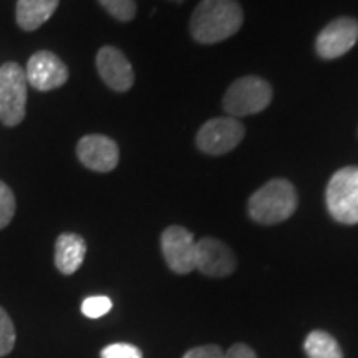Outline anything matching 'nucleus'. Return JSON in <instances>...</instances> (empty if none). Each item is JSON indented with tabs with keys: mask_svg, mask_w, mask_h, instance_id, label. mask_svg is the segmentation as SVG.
<instances>
[{
	"mask_svg": "<svg viewBox=\"0 0 358 358\" xmlns=\"http://www.w3.org/2000/svg\"><path fill=\"white\" fill-rule=\"evenodd\" d=\"M113 307L111 299L105 297V295H96V297L85 299L82 303V312L88 319H100V317L108 313Z\"/></svg>",
	"mask_w": 358,
	"mask_h": 358,
	"instance_id": "19",
	"label": "nucleus"
},
{
	"mask_svg": "<svg viewBox=\"0 0 358 358\" xmlns=\"http://www.w3.org/2000/svg\"><path fill=\"white\" fill-rule=\"evenodd\" d=\"M297 192L287 179H272L250 196L249 216L264 226L287 221L297 209Z\"/></svg>",
	"mask_w": 358,
	"mask_h": 358,
	"instance_id": "2",
	"label": "nucleus"
},
{
	"mask_svg": "<svg viewBox=\"0 0 358 358\" xmlns=\"http://www.w3.org/2000/svg\"><path fill=\"white\" fill-rule=\"evenodd\" d=\"M27 75L19 64L0 66V122L6 127H17L25 116Z\"/></svg>",
	"mask_w": 358,
	"mask_h": 358,
	"instance_id": "5",
	"label": "nucleus"
},
{
	"mask_svg": "<svg viewBox=\"0 0 358 358\" xmlns=\"http://www.w3.org/2000/svg\"><path fill=\"white\" fill-rule=\"evenodd\" d=\"M325 201L335 221L358 224V166L342 168L330 178Z\"/></svg>",
	"mask_w": 358,
	"mask_h": 358,
	"instance_id": "4",
	"label": "nucleus"
},
{
	"mask_svg": "<svg viewBox=\"0 0 358 358\" xmlns=\"http://www.w3.org/2000/svg\"><path fill=\"white\" fill-rule=\"evenodd\" d=\"M96 69L106 87L118 93L128 92L134 83L133 66L122 50L116 47L100 48L96 55Z\"/></svg>",
	"mask_w": 358,
	"mask_h": 358,
	"instance_id": "12",
	"label": "nucleus"
},
{
	"mask_svg": "<svg viewBox=\"0 0 358 358\" xmlns=\"http://www.w3.org/2000/svg\"><path fill=\"white\" fill-rule=\"evenodd\" d=\"M182 358H224V352L217 345H204L186 352Z\"/></svg>",
	"mask_w": 358,
	"mask_h": 358,
	"instance_id": "21",
	"label": "nucleus"
},
{
	"mask_svg": "<svg viewBox=\"0 0 358 358\" xmlns=\"http://www.w3.org/2000/svg\"><path fill=\"white\" fill-rule=\"evenodd\" d=\"M194 266L201 274L208 277H226L236 271L234 252L214 237H203L196 243Z\"/></svg>",
	"mask_w": 358,
	"mask_h": 358,
	"instance_id": "10",
	"label": "nucleus"
},
{
	"mask_svg": "<svg viewBox=\"0 0 358 358\" xmlns=\"http://www.w3.org/2000/svg\"><path fill=\"white\" fill-rule=\"evenodd\" d=\"M303 348L308 358H343L337 340L324 330H313L308 334Z\"/></svg>",
	"mask_w": 358,
	"mask_h": 358,
	"instance_id": "15",
	"label": "nucleus"
},
{
	"mask_svg": "<svg viewBox=\"0 0 358 358\" xmlns=\"http://www.w3.org/2000/svg\"><path fill=\"white\" fill-rule=\"evenodd\" d=\"M87 254V243L82 236L65 232L58 236L55 244V266L62 274L71 275L82 267Z\"/></svg>",
	"mask_w": 358,
	"mask_h": 358,
	"instance_id": "13",
	"label": "nucleus"
},
{
	"mask_svg": "<svg viewBox=\"0 0 358 358\" xmlns=\"http://www.w3.org/2000/svg\"><path fill=\"white\" fill-rule=\"evenodd\" d=\"M98 2L113 19L120 22H129L136 15V2L134 0H98Z\"/></svg>",
	"mask_w": 358,
	"mask_h": 358,
	"instance_id": "16",
	"label": "nucleus"
},
{
	"mask_svg": "<svg viewBox=\"0 0 358 358\" xmlns=\"http://www.w3.org/2000/svg\"><path fill=\"white\" fill-rule=\"evenodd\" d=\"M358 42V20L340 17L330 22L315 40V50L324 60H334L350 52Z\"/></svg>",
	"mask_w": 358,
	"mask_h": 358,
	"instance_id": "8",
	"label": "nucleus"
},
{
	"mask_svg": "<svg viewBox=\"0 0 358 358\" xmlns=\"http://www.w3.org/2000/svg\"><path fill=\"white\" fill-rule=\"evenodd\" d=\"M173 2H178V3H181V2H185V0H173Z\"/></svg>",
	"mask_w": 358,
	"mask_h": 358,
	"instance_id": "23",
	"label": "nucleus"
},
{
	"mask_svg": "<svg viewBox=\"0 0 358 358\" xmlns=\"http://www.w3.org/2000/svg\"><path fill=\"white\" fill-rule=\"evenodd\" d=\"M15 214V198L6 182L0 181V229L7 227Z\"/></svg>",
	"mask_w": 358,
	"mask_h": 358,
	"instance_id": "18",
	"label": "nucleus"
},
{
	"mask_svg": "<svg viewBox=\"0 0 358 358\" xmlns=\"http://www.w3.org/2000/svg\"><path fill=\"white\" fill-rule=\"evenodd\" d=\"M161 250L168 267L176 274H189L196 268V241L189 231L181 226H169L161 234Z\"/></svg>",
	"mask_w": 358,
	"mask_h": 358,
	"instance_id": "7",
	"label": "nucleus"
},
{
	"mask_svg": "<svg viewBox=\"0 0 358 358\" xmlns=\"http://www.w3.org/2000/svg\"><path fill=\"white\" fill-rule=\"evenodd\" d=\"M60 0H17V24L32 32L42 27L55 13Z\"/></svg>",
	"mask_w": 358,
	"mask_h": 358,
	"instance_id": "14",
	"label": "nucleus"
},
{
	"mask_svg": "<svg viewBox=\"0 0 358 358\" xmlns=\"http://www.w3.org/2000/svg\"><path fill=\"white\" fill-rule=\"evenodd\" d=\"M272 87L264 78L243 77L227 88L222 108L232 118L261 113L271 105Z\"/></svg>",
	"mask_w": 358,
	"mask_h": 358,
	"instance_id": "3",
	"label": "nucleus"
},
{
	"mask_svg": "<svg viewBox=\"0 0 358 358\" xmlns=\"http://www.w3.org/2000/svg\"><path fill=\"white\" fill-rule=\"evenodd\" d=\"M78 159L88 169L96 173L113 171L120 161L118 145L103 134H88L78 141Z\"/></svg>",
	"mask_w": 358,
	"mask_h": 358,
	"instance_id": "11",
	"label": "nucleus"
},
{
	"mask_svg": "<svg viewBox=\"0 0 358 358\" xmlns=\"http://www.w3.org/2000/svg\"><path fill=\"white\" fill-rule=\"evenodd\" d=\"M101 358H143V352L131 343H111L100 353Z\"/></svg>",
	"mask_w": 358,
	"mask_h": 358,
	"instance_id": "20",
	"label": "nucleus"
},
{
	"mask_svg": "<svg viewBox=\"0 0 358 358\" xmlns=\"http://www.w3.org/2000/svg\"><path fill=\"white\" fill-rule=\"evenodd\" d=\"M224 358H257V355L245 343H236L224 353Z\"/></svg>",
	"mask_w": 358,
	"mask_h": 358,
	"instance_id": "22",
	"label": "nucleus"
},
{
	"mask_svg": "<svg viewBox=\"0 0 358 358\" xmlns=\"http://www.w3.org/2000/svg\"><path fill=\"white\" fill-rule=\"evenodd\" d=\"M244 22L237 0H201L192 12L189 30L196 42L211 45L231 38Z\"/></svg>",
	"mask_w": 358,
	"mask_h": 358,
	"instance_id": "1",
	"label": "nucleus"
},
{
	"mask_svg": "<svg viewBox=\"0 0 358 358\" xmlns=\"http://www.w3.org/2000/svg\"><path fill=\"white\" fill-rule=\"evenodd\" d=\"M15 327L6 308L0 307V357H6L13 350L15 345Z\"/></svg>",
	"mask_w": 358,
	"mask_h": 358,
	"instance_id": "17",
	"label": "nucleus"
},
{
	"mask_svg": "<svg viewBox=\"0 0 358 358\" xmlns=\"http://www.w3.org/2000/svg\"><path fill=\"white\" fill-rule=\"evenodd\" d=\"M245 129L243 123L232 116L213 118L199 128L196 145L203 153L221 156L229 153L243 141Z\"/></svg>",
	"mask_w": 358,
	"mask_h": 358,
	"instance_id": "6",
	"label": "nucleus"
},
{
	"mask_svg": "<svg viewBox=\"0 0 358 358\" xmlns=\"http://www.w3.org/2000/svg\"><path fill=\"white\" fill-rule=\"evenodd\" d=\"M27 82L38 92L60 88L69 80V69L55 53L40 50L27 62Z\"/></svg>",
	"mask_w": 358,
	"mask_h": 358,
	"instance_id": "9",
	"label": "nucleus"
}]
</instances>
